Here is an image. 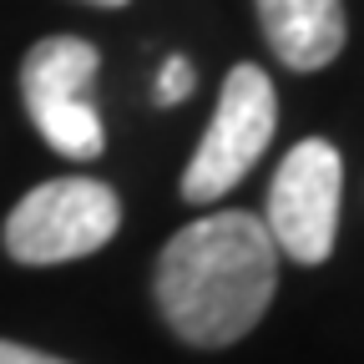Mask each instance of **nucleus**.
Masks as SVG:
<instances>
[{"mask_svg": "<svg viewBox=\"0 0 364 364\" xmlns=\"http://www.w3.org/2000/svg\"><path fill=\"white\" fill-rule=\"evenodd\" d=\"M279 284V248L263 218L243 208H223L162 248L157 258V304L172 334L198 349H223L243 339Z\"/></svg>", "mask_w": 364, "mask_h": 364, "instance_id": "f257e3e1", "label": "nucleus"}, {"mask_svg": "<svg viewBox=\"0 0 364 364\" xmlns=\"http://www.w3.org/2000/svg\"><path fill=\"white\" fill-rule=\"evenodd\" d=\"M102 71L97 46L81 36H46L21 61V97L36 122V132L71 162L102 157L107 132L91 102V81Z\"/></svg>", "mask_w": 364, "mask_h": 364, "instance_id": "f03ea898", "label": "nucleus"}, {"mask_svg": "<svg viewBox=\"0 0 364 364\" xmlns=\"http://www.w3.org/2000/svg\"><path fill=\"white\" fill-rule=\"evenodd\" d=\"M122 203L97 177H56L31 188L6 218V253L16 263H71L112 243Z\"/></svg>", "mask_w": 364, "mask_h": 364, "instance_id": "7ed1b4c3", "label": "nucleus"}, {"mask_svg": "<svg viewBox=\"0 0 364 364\" xmlns=\"http://www.w3.org/2000/svg\"><path fill=\"white\" fill-rule=\"evenodd\" d=\"M273 122H279V102H273V81L258 66H233L223 81L218 112L203 132V142L182 172V198L188 203H218L238 188L263 157Z\"/></svg>", "mask_w": 364, "mask_h": 364, "instance_id": "20e7f679", "label": "nucleus"}, {"mask_svg": "<svg viewBox=\"0 0 364 364\" xmlns=\"http://www.w3.org/2000/svg\"><path fill=\"white\" fill-rule=\"evenodd\" d=\"M339 152L324 136L299 142L268 188V238L284 248L294 263H324L334 253V228H339Z\"/></svg>", "mask_w": 364, "mask_h": 364, "instance_id": "39448f33", "label": "nucleus"}, {"mask_svg": "<svg viewBox=\"0 0 364 364\" xmlns=\"http://www.w3.org/2000/svg\"><path fill=\"white\" fill-rule=\"evenodd\" d=\"M258 21L294 71H318L344 51V0H258Z\"/></svg>", "mask_w": 364, "mask_h": 364, "instance_id": "423d86ee", "label": "nucleus"}, {"mask_svg": "<svg viewBox=\"0 0 364 364\" xmlns=\"http://www.w3.org/2000/svg\"><path fill=\"white\" fill-rule=\"evenodd\" d=\"M182 97H193V66L182 56H172L157 76V107H177Z\"/></svg>", "mask_w": 364, "mask_h": 364, "instance_id": "0eeeda50", "label": "nucleus"}, {"mask_svg": "<svg viewBox=\"0 0 364 364\" xmlns=\"http://www.w3.org/2000/svg\"><path fill=\"white\" fill-rule=\"evenodd\" d=\"M0 364H66V359H51V354H41V349H26V344L0 339Z\"/></svg>", "mask_w": 364, "mask_h": 364, "instance_id": "6e6552de", "label": "nucleus"}, {"mask_svg": "<svg viewBox=\"0 0 364 364\" xmlns=\"http://www.w3.org/2000/svg\"><path fill=\"white\" fill-rule=\"evenodd\" d=\"M91 6H127V0H91Z\"/></svg>", "mask_w": 364, "mask_h": 364, "instance_id": "1a4fd4ad", "label": "nucleus"}]
</instances>
